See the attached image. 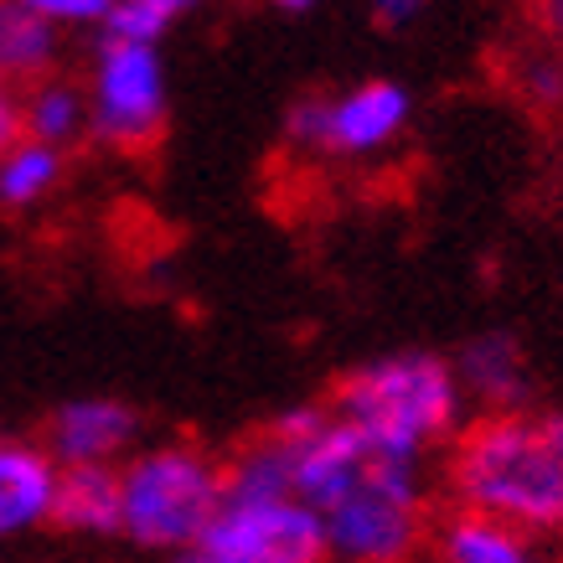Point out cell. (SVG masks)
Listing matches in <instances>:
<instances>
[{
  "label": "cell",
  "mask_w": 563,
  "mask_h": 563,
  "mask_svg": "<svg viewBox=\"0 0 563 563\" xmlns=\"http://www.w3.org/2000/svg\"><path fill=\"white\" fill-rule=\"evenodd\" d=\"M290 444V492L336 563H413L429 532L424 465L393 461L331 409H295L269 429Z\"/></svg>",
  "instance_id": "obj_1"
},
{
  "label": "cell",
  "mask_w": 563,
  "mask_h": 563,
  "mask_svg": "<svg viewBox=\"0 0 563 563\" xmlns=\"http://www.w3.org/2000/svg\"><path fill=\"white\" fill-rule=\"evenodd\" d=\"M57 181H63V151H52V145L21 135L0 155V207H11V212L42 207L57 191Z\"/></svg>",
  "instance_id": "obj_15"
},
{
  "label": "cell",
  "mask_w": 563,
  "mask_h": 563,
  "mask_svg": "<svg viewBox=\"0 0 563 563\" xmlns=\"http://www.w3.org/2000/svg\"><path fill=\"white\" fill-rule=\"evenodd\" d=\"M52 522L84 538H120V465H84L57 476Z\"/></svg>",
  "instance_id": "obj_11"
},
{
  "label": "cell",
  "mask_w": 563,
  "mask_h": 563,
  "mask_svg": "<svg viewBox=\"0 0 563 563\" xmlns=\"http://www.w3.org/2000/svg\"><path fill=\"white\" fill-rule=\"evenodd\" d=\"M269 5H279V11H310L316 0H269Z\"/></svg>",
  "instance_id": "obj_19"
},
{
  "label": "cell",
  "mask_w": 563,
  "mask_h": 563,
  "mask_svg": "<svg viewBox=\"0 0 563 563\" xmlns=\"http://www.w3.org/2000/svg\"><path fill=\"white\" fill-rule=\"evenodd\" d=\"M140 440V413L120 398H68L47 419V455L63 471L120 465Z\"/></svg>",
  "instance_id": "obj_8"
},
{
  "label": "cell",
  "mask_w": 563,
  "mask_h": 563,
  "mask_svg": "<svg viewBox=\"0 0 563 563\" xmlns=\"http://www.w3.org/2000/svg\"><path fill=\"white\" fill-rule=\"evenodd\" d=\"M222 501V465L202 444L172 440L120 461V538L161 553L181 548L207 528Z\"/></svg>",
  "instance_id": "obj_4"
},
{
  "label": "cell",
  "mask_w": 563,
  "mask_h": 563,
  "mask_svg": "<svg viewBox=\"0 0 563 563\" xmlns=\"http://www.w3.org/2000/svg\"><path fill=\"white\" fill-rule=\"evenodd\" d=\"M176 563H325V538L295 492H239L222 481L218 512Z\"/></svg>",
  "instance_id": "obj_5"
},
{
  "label": "cell",
  "mask_w": 563,
  "mask_h": 563,
  "mask_svg": "<svg viewBox=\"0 0 563 563\" xmlns=\"http://www.w3.org/2000/svg\"><path fill=\"white\" fill-rule=\"evenodd\" d=\"M57 57V32L21 0H0V84L42 78Z\"/></svg>",
  "instance_id": "obj_14"
},
{
  "label": "cell",
  "mask_w": 563,
  "mask_h": 563,
  "mask_svg": "<svg viewBox=\"0 0 563 563\" xmlns=\"http://www.w3.org/2000/svg\"><path fill=\"white\" fill-rule=\"evenodd\" d=\"M57 476H63V465L42 444L0 440V543L26 538L42 522H52Z\"/></svg>",
  "instance_id": "obj_9"
},
{
  "label": "cell",
  "mask_w": 563,
  "mask_h": 563,
  "mask_svg": "<svg viewBox=\"0 0 563 563\" xmlns=\"http://www.w3.org/2000/svg\"><path fill=\"white\" fill-rule=\"evenodd\" d=\"M413 99L404 84L393 78H367L342 93H316L300 99L285 120V135L300 151L336 155V161H367V155L388 151L393 140L409 130Z\"/></svg>",
  "instance_id": "obj_6"
},
{
  "label": "cell",
  "mask_w": 563,
  "mask_h": 563,
  "mask_svg": "<svg viewBox=\"0 0 563 563\" xmlns=\"http://www.w3.org/2000/svg\"><path fill=\"white\" fill-rule=\"evenodd\" d=\"M450 367H455V383H461L465 398L492 404L496 413L517 409L528 398V357H522V346L507 331L471 336L461 346V362H450Z\"/></svg>",
  "instance_id": "obj_10"
},
{
  "label": "cell",
  "mask_w": 563,
  "mask_h": 563,
  "mask_svg": "<svg viewBox=\"0 0 563 563\" xmlns=\"http://www.w3.org/2000/svg\"><path fill=\"white\" fill-rule=\"evenodd\" d=\"M553 419H559V440H563V413H553ZM559 528H563V517H559Z\"/></svg>",
  "instance_id": "obj_21"
},
{
  "label": "cell",
  "mask_w": 563,
  "mask_h": 563,
  "mask_svg": "<svg viewBox=\"0 0 563 563\" xmlns=\"http://www.w3.org/2000/svg\"><path fill=\"white\" fill-rule=\"evenodd\" d=\"M88 130V93L68 78H36L32 93L21 99V135L36 145L63 151Z\"/></svg>",
  "instance_id": "obj_13"
},
{
  "label": "cell",
  "mask_w": 563,
  "mask_h": 563,
  "mask_svg": "<svg viewBox=\"0 0 563 563\" xmlns=\"http://www.w3.org/2000/svg\"><path fill=\"white\" fill-rule=\"evenodd\" d=\"M434 563H548L532 532H517L492 517L455 512L434 532Z\"/></svg>",
  "instance_id": "obj_12"
},
{
  "label": "cell",
  "mask_w": 563,
  "mask_h": 563,
  "mask_svg": "<svg viewBox=\"0 0 563 563\" xmlns=\"http://www.w3.org/2000/svg\"><path fill=\"white\" fill-rule=\"evenodd\" d=\"M548 21H553V26L563 32V0H548Z\"/></svg>",
  "instance_id": "obj_20"
},
{
  "label": "cell",
  "mask_w": 563,
  "mask_h": 563,
  "mask_svg": "<svg viewBox=\"0 0 563 563\" xmlns=\"http://www.w3.org/2000/svg\"><path fill=\"white\" fill-rule=\"evenodd\" d=\"M450 492L461 512L517 532H553L563 517V440L553 413H486L455 440Z\"/></svg>",
  "instance_id": "obj_2"
},
{
  "label": "cell",
  "mask_w": 563,
  "mask_h": 563,
  "mask_svg": "<svg viewBox=\"0 0 563 563\" xmlns=\"http://www.w3.org/2000/svg\"><path fill=\"white\" fill-rule=\"evenodd\" d=\"M419 5H424V0H373V11L388 21V26H404L409 16H419Z\"/></svg>",
  "instance_id": "obj_18"
},
{
  "label": "cell",
  "mask_w": 563,
  "mask_h": 563,
  "mask_svg": "<svg viewBox=\"0 0 563 563\" xmlns=\"http://www.w3.org/2000/svg\"><path fill=\"white\" fill-rule=\"evenodd\" d=\"M166 130V68L145 42L103 36L88 88V135L114 151H145Z\"/></svg>",
  "instance_id": "obj_7"
},
{
  "label": "cell",
  "mask_w": 563,
  "mask_h": 563,
  "mask_svg": "<svg viewBox=\"0 0 563 563\" xmlns=\"http://www.w3.org/2000/svg\"><path fill=\"white\" fill-rule=\"evenodd\" d=\"M32 16H42L52 32H63V26H103L109 11H114V0H21Z\"/></svg>",
  "instance_id": "obj_16"
},
{
  "label": "cell",
  "mask_w": 563,
  "mask_h": 563,
  "mask_svg": "<svg viewBox=\"0 0 563 563\" xmlns=\"http://www.w3.org/2000/svg\"><path fill=\"white\" fill-rule=\"evenodd\" d=\"M16 140H21V99L0 84V155L11 151Z\"/></svg>",
  "instance_id": "obj_17"
},
{
  "label": "cell",
  "mask_w": 563,
  "mask_h": 563,
  "mask_svg": "<svg viewBox=\"0 0 563 563\" xmlns=\"http://www.w3.org/2000/svg\"><path fill=\"white\" fill-rule=\"evenodd\" d=\"M465 409V393L455 383V367L434 352H393L342 377L331 413L362 440L393 455V461H419L440 440L455 434Z\"/></svg>",
  "instance_id": "obj_3"
}]
</instances>
